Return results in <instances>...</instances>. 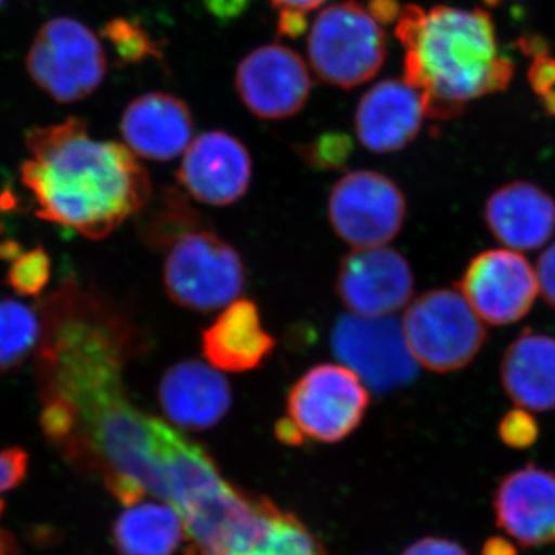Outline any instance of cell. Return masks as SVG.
I'll use <instances>...</instances> for the list:
<instances>
[{
  "instance_id": "cell-15",
  "label": "cell",
  "mask_w": 555,
  "mask_h": 555,
  "mask_svg": "<svg viewBox=\"0 0 555 555\" xmlns=\"http://www.w3.org/2000/svg\"><path fill=\"white\" fill-rule=\"evenodd\" d=\"M426 116L422 93L406 80L387 79L358 104L356 131L361 145L374 153H392L411 144Z\"/></svg>"
},
{
  "instance_id": "cell-13",
  "label": "cell",
  "mask_w": 555,
  "mask_h": 555,
  "mask_svg": "<svg viewBox=\"0 0 555 555\" xmlns=\"http://www.w3.org/2000/svg\"><path fill=\"white\" fill-rule=\"evenodd\" d=\"M246 145L225 131L193 139L178 170V181L192 198L207 206H230L246 195L251 181Z\"/></svg>"
},
{
  "instance_id": "cell-28",
  "label": "cell",
  "mask_w": 555,
  "mask_h": 555,
  "mask_svg": "<svg viewBox=\"0 0 555 555\" xmlns=\"http://www.w3.org/2000/svg\"><path fill=\"white\" fill-rule=\"evenodd\" d=\"M539 425L526 409H513L503 416L499 425V436L506 447L514 449L531 448L539 438Z\"/></svg>"
},
{
  "instance_id": "cell-39",
  "label": "cell",
  "mask_w": 555,
  "mask_h": 555,
  "mask_svg": "<svg viewBox=\"0 0 555 555\" xmlns=\"http://www.w3.org/2000/svg\"><path fill=\"white\" fill-rule=\"evenodd\" d=\"M22 246L20 243L13 240L3 241L0 244V259H5V261H14L22 254Z\"/></svg>"
},
{
  "instance_id": "cell-20",
  "label": "cell",
  "mask_w": 555,
  "mask_h": 555,
  "mask_svg": "<svg viewBox=\"0 0 555 555\" xmlns=\"http://www.w3.org/2000/svg\"><path fill=\"white\" fill-rule=\"evenodd\" d=\"M505 392L518 408L532 412L555 409V338L525 332L502 361Z\"/></svg>"
},
{
  "instance_id": "cell-1",
  "label": "cell",
  "mask_w": 555,
  "mask_h": 555,
  "mask_svg": "<svg viewBox=\"0 0 555 555\" xmlns=\"http://www.w3.org/2000/svg\"><path fill=\"white\" fill-rule=\"evenodd\" d=\"M27 147L21 178L36 215L86 238H107L152 198V181L133 152L94 139L83 120L35 127Z\"/></svg>"
},
{
  "instance_id": "cell-12",
  "label": "cell",
  "mask_w": 555,
  "mask_h": 555,
  "mask_svg": "<svg viewBox=\"0 0 555 555\" xmlns=\"http://www.w3.org/2000/svg\"><path fill=\"white\" fill-rule=\"evenodd\" d=\"M241 101L261 119H286L305 107L312 91L308 65L288 47H259L236 69Z\"/></svg>"
},
{
  "instance_id": "cell-16",
  "label": "cell",
  "mask_w": 555,
  "mask_h": 555,
  "mask_svg": "<svg viewBox=\"0 0 555 555\" xmlns=\"http://www.w3.org/2000/svg\"><path fill=\"white\" fill-rule=\"evenodd\" d=\"M158 398L167 418L188 430L210 429L232 406L228 378L198 360L171 366L160 378Z\"/></svg>"
},
{
  "instance_id": "cell-2",
  "label": "cell",
  "mask_w": 555,
  "mask_h": 555,
  "mask_svg": "<svg viewBox=\"0 0 555 555\" xmlns=\"http://www.w3.org/2000/svg\"><path fill=\"white\" fill-rule=\"evenodd\" d=\"M396 35L404 47V80L422 93L430 119L455 118L467 102L505 90L513 79L485 11L408 5Z\"/></svg>"
},
{
  "instance_id": "cell-34",
  "label": "cell",
  "mask_w": 555,
  "mask_h": 555,
  "mask_svg": "<svg viewBox=\"0 0 555 555\" xmlns=\"http://www.w3.org/2000/svg\"><path fill=\"white\" fill-rule=\"evenodd\" d=\"M211 16L228 22L241 16L247 10L250 0H203Z\"/></svg>"
},
{
  "instance_id": "cell-40",
  "label": "cell",
  "mask_w": 555,
  "mask_h": 555,
  "mask_svg": "<svg viewBox=\"0 0 555 555\" xmlns=\"http://www.w3.org/2000/svg\"><path fill=\"white\" fill-rule=\"evenodd\" d=\"M0 555H20L16 540L10 532L0 529Z\"/></svg>"
},
{
  "instance_id": "cell-3",
  "label": "cell",
  "mask_w": 555,
  "mask_h": 555,
  "mask_svg": "<svg viewBox=\"0 0 555 555\" xmlns=\"http://www.w3.org/2000/svg\"><path fill=\"white\" fill-rule=\"evenodd\" d=\"M246 283L243 259L217 233L203 225L167 247L164 287L179 308L208 313L238 299Z\"/></svg>"
},
{
  "instance_id": "cell-18",
  "label": "cell",
  "mask_w": 555,
  "mask_h": 555,
  "mask_svg": "<svg viewBox=\"0 0 555 555\" xmlns=\"http://www.w3.org/2000/svg\"><path fill=\"white\" fill-rule=\"evenodd\" d=\"M485 219L500 243L514 250H535L554 235L555 201L531 182H511L489 196Z\"/></svg>"
},
{
  "instance_id": "cell-9",
  "label": "cell",
  "mask_w": 555,
  "mask_h": 555,
  "mask_svg": "<svg viewBox=\"0 0 555 555\" xmlns=\"http://www.w3.org/2000/svg\"><path fill=\"white\" fill-rule=\"evenodd\" d=\"M327 211L332 229L349 246L382 247L403 229L406 199L386 175L350 171L332 189Z\"/></svg>"
},
{
  "instance_id": "cell-22",
  "label": "cell",
  "mask_w": 555,
  "mask_h": 555,
  "mask_svg": "<svg viewBox=\"0 0 555 555\" xmlns=\"http://www.w3.org/2000/svg\"><path fill=\"white\" fill-rule=\"evenodd\" d=\"M42 338V317L16 299L0 301V374L20 367Z\"/></svg>"
},
{
  "instance_id": "cell-10",
  "label": "cell",
  "mask_w": 555,
  "mask_h": 555,
  "mask_svg": "<svg viewBox=\"0 0 555 555\" xmlns=\"http://www.w3.org/2000/svg\"><path fill=\"white\" fill-rule=\"evenodd\" d=\"M539 280L517 251L486 250L469 262L459 292L478 317L494 326L517 323L534 305Z\"/></svg>"
},
{
  "instance_id": "cell-41",
  "label": "cell",
  "mask_w": 555,
  "mask_h": 555,
  "mask_svg": "<svg viewBox=\"0 0 555 555\" xmlns=\"http://www.w3.org/2000/svg\"><path fill=\"white\" fill-rule=\"evenodd\" d=\"M486 3H489V5H499V3H502L503 0H485Z\"/></svg>"
},
{
  "instance_id": "cell-36",
  "label": "cell",
  "mask_w": 555,
  "mask_h": 555,
  "mask_svg": "<svg viewBox=\"0 0 555 555\" xmlns=\"http://www.w3.org/2000/svg\"><path fill=\"white\" fill-rule=\"evenodd\" d=\"M275 436L278 440L287 447H301L305 443V437L299 433L298 427L287 418H281L275 426Z\"/></svg>"
},
{
  "instance_id": "cell-7",
  "label": "cell",
  "mask_w": 555,
  "mask_h": 555,
  "mask_svg": "<svg viewBox=\"0 0 555 555\" xmlns=\"http://www.w3.org/2000/svg\"><path fill=\"white\" fill-rule=\"evenodd\" d=\"M369 389L343 364H318L288 390L287 418L302 437L338 443L363 422Z\"/></svg>"
},
{
  "instance_id": "cell-24",
  "label": "cell",
  "mask_w": 555,
  "mask_h": 555,
  "mask_svg": "<svg viewBox=\"0 0 555 555\" xmlns=\"http://www.w3.org/2000/svg\"><path fill=\"white\" fill-rule=\"evenodd\" d=\"M199 217L177 192L164 196L153 211L147 224L145 236L150 246L167 248L182 233L198 228Z\"/></svg>"
},
{
  "instance_id": "cell-26",
  "label": "cell",
  "mask_w": 555,
  "mask_h": 555,
  "mask_svg": "<svg viewBox=\"0 0 555 555\" xmlns=\"http://www.w3.org/2000/svg\"><path fill=\"white\" fill-rule=\"evenodd\" d=\"M104 36L112 42L122 62L134 64L149 56L160 57L158 43L150 38L149 33L138 22L119 17L107 24Z\"/></svg>"
},
{
  "instance_id": "cell-19",
  "label": "cell",
  "mask_w": 555,
  "mask_h": 555,
  "mask_svg": "<svg viewBox=\"0 0 555 555\" xmlns=\"http://www.w3.org/2000/svg\"><path fill=\"white\" fill-rule=\"evenodd\" d=\"M275 346V338L262 326L258 306L250 299L233 301L201 335V347L210 366L235 374L262 366Z\"/></svg>"
},
{
  "instance_id": "cell-8",
  "label": "cell",
  "mask_w": 555,
  "mask_h": 555,
  "mask_svg": "<svg viewBox=\"0 0 555 555\" xmlns=\"http://www.w3.org/2000/svg\"><path fill=\"white\" fill-rule=\"evenodd\" d=\"M332 349L343 366L377 396L411 385L418 374L403 326L392 317H339L332 332Z\"/></svg>"
},
{
  "instance_id": "cell-32",
  "label": "cell",
  "mask_w": 555,
  "mask_h": 555,
  "mask_svg": "<svg viewBox=\"0 0 555 555\" xmlns=\"http://www.w3.org/2000/svg\"><path fill=\"white\" fill-rule=\"evenodd\" d=\"M403 555H467L459 543L438 537H427L408 547Z\"/></svg>"
},
{
  "instance_id": "cell-6",
  "label": "cell",
  "mask_w": 555,
  "mask_h": 555,
  "mask_svg": "<svg viewBox=\"0 0 555 555\" xmlns=\"http://www.w3.org/2000/svg\"><path fill=\"white\" fill-rule=\"evenodd\" d=\"M28 75L54 101L83 100L101 86L107 57L98 36L82 22L54 17L40 27L27 54Z\"/></svg>"
},
{
  "instance_id": "cell-27",
  "label": "cell",
  "mask_w": 555,
  "mask_h": 555,
  "mask_svg": "<svg viewBox=\"0 0 555 555\" xmlns=\"http://www.w3.org/2000/svg\"><path fill=\"white\" fill-rule=\"evenodd\" d=\"M353 144L345 133L332 131L318 137L310 144L299 147V155L315 169L332 170L345 166Z\"/></svg>"
},
{
  "instance_id": "cell-5",
  "label": "cell",
  "mask_w": 555,
  "mask_h": 555,
  "mask_svg": "<svg viewBox=\"0 0 555 555\" xmlns=\"http://www.w3.org/2000/svg\"><path fill=\"white\" fill-rule=\"evenodd\" d=\"M401 326L416 363L438 374L466 367L488 337L476 310L451 288H436L416 298Z\"/></svg>"
},
{
  "instance_id": "cell-38",
  "label": "cell",
  "mask_w": 555,
  "mask_h": 555,
  "mask_svg": "<svg viewBox=\"0 0 555 555\" xmlns=\"http://www.w3.org/2000/svg\"><path fill=\"white\" fill-rule=\"evenodd\" d=\"M326 0H272V5L278 10H301L309 11L318 9Z\"/></svg>"
},
{
  "instance_id": "cell-29",
  "label": "cell",
  "mask_w": 555,
  "mask_h": 555,
  "mask_svg": "<svg viewBox=\"0 0 555 555\" xmlns=\"http://www.w3.org/2000/svg\"><path fill=\"white\" fill-rule=\"evenodd\" d=\"M28 454L22 448H9L0 451V495L21 485L27 476ZM3 502L0 499V514Z\"/></svg>"
},
{
  "instance_id": "cell-17",
  "label": "cell",
  "mask_w": 555,
  "mask_h": 555,
  "mask_svg": "<svg viewBox=\"0 0 555 555\" xmlns=\"http://www.w3.org/2000/svg\"><path fill=\"white\" fill-rule=\"evenodd\" d=\"M120 134L134 155L167 163L192 144V113L188 104L171 94H142L124 112Z\"/></svg>"
},
{
  "instance_id": "cell-30",
  "label": "cell",
  "mask_w": 555,
  "mask_h": 555,
  "mask_svg": "<svg viewBox=\"0 0 555 555\" xmlns=\"http://www.w3.org/2000/svg\"><path fill=\"white\" fill-rule=\"evenodd\" d=\"M529 75L534 90L545 100L546 107L555 112V61L545 56L537 57Z\"/></svg>"
},
{
  "instance_id": "cell-33",
  "label": "cell",
  "mask_w": 555,
  "mask_h": 555,
  "mask_svg": "<svg viewBox=\"0 0 555 555\" xmlns=\"http://www.w3.org/2000/svg\"><path fill=\"white\" fill-rule=\"evenodd\" d=\"M309 28L308 11L280 10L278 16V35L297 39Z\"/></svg>"
},
{
  "instance_id": "cell-14",
  "label": "cell",
  "mask_w": 555,
  "mask_h": 555,
  "mask_svg": "<svg viewBox=\"0 0 555 555\" xmlns=\"http://www.w3.org/2000/svg\"><path fill=\"white\" fill-rule=\"evenodd\" d=\"M496 525L521 546L555 543V474L528 465L507 474L494 495Z\"/></svg>"
},
{
  "instance_id": "cell-42",
  "label": "cell",
  "mask_w": 555,
  "mask_h": 555,
  "mask_svg": "<svg viewBox=\"0 0 555 555\" xmlns=\"http://www.w3.org/2000/svg\"><path fill=\"white\" fill-rule=\"evenodd\" d=\"M0 232H2V224H0Z\"/></svg>"
},
{
  "instance_id": "cell-11",
  "label": "cell",
  "mask_w": 555,
  "mask_h": 555,
  "mask_svg": "<svg viewBox=\"0 0 555 555\" xmlns=\"http://www.w3.org/2000/svg\"><path fill=\"white\" fill-rule=\"evenodd\" d=\"M414 273L403 255L389 247L356 248L339 264L337 294L358 317H390L411 301Z\"/></svg>"
},
{
  "instance_id": "cell-37",
  "label": "cell",
  "mask_w": 555,
  "mask_h": 555,
  "mask_svg": "<svg viewBox=\"0 0 555 555\" xmlns=\"http://www.w3.org/2000/svg\"><path fill=\"white\" fill-rule=\"evenodd\" d=\"M481 555H517V550L507 540L495 537V539L488 540L485 543Z\"/></svg>"
},
{
  "instance_id": "cell-4",
  "label": "cell",
  "mask_w": 555,
  "mask_h": 555,
  "mask_svg": "<svg viewBox=\"0 0 555 555\" xmlns=\"http://www.w3.org/2000/svg\"><path fill=\"white\" fill-rule=\"evenodd\" d=\"M379 25L356 0L321 11L308 40L318 78L346 90L374 78L387 54L386 33Z\"/></svg>"
},
{
  "instance_id": "cell-23",
  "label": "cell",
  "mask_w": 555,
  "mask_h": 555,
  "mask_svg": "<svg viewBox=\"0 0 555 555\" xmlns=\"http://www.w3.org/2000/svg\"><path fill=\"white\" fill-rule=\"evenodd\" d=\"M236 555H326L323 545L297 517L273 511L261 535Z\"/></svg>"
},
{
  "instance_id": "cell-25",
  "label": "cell",
  "mask_w": 555,
  "mask_h": 555,
  "mask_svg": "<svg viewBox=\"0 0 555 555\" xmlns=\"http://www.w3.org/2000/svg\"><path fill=\"white\" fill-rule=\"evenodd\" d=\"M50 278V255L46 248L35 247L11 261L7 284L21 297H38L49 286Z\"/></svg>"
},
{
  "instance_id": "cell-35",
  "label": "cell",
  "mask_w": 555,
  "mask_h": 555,
  "mask_svg": "<svg viewBox=\"0 0 555 555\" xmlns=\"http://www.w3.org/2000/svg\"><path fill=\"white\" fill-rule=\"evenodd\" d=\"M369 13L378 24H392L400 16L401 10L397 0H369Z\"/></svg>"
},
{
  "instance_id": "cell-21",
  "label": "cell",
  "mask_w": 555,
  "mask_h": 555,
  "mask_svg": "<svg viewBox=\"0 0 555 555\" xmlns=\"http://www.w3.org/2000/svg\"><path fill=\"white\" fill-rule=\"evenodd\" d=\"M184 524L170 505H134L113 526L120 555H173L184 537Z\"/></svg>"
},
{
  "instance_id": "cell-43",
  "label": "cell",
  "mask_w": 555,
  "mask_h": 555,
  "mask_svg": "<svg viewBox=\"0 0 555 555\" xmlns=\"http://www.w3.org/2000/svg\"><path fill=\"white\" fill-rule=\"evenodd\" d=\"M2 3H3V0H0V5H2Z\"/></svg>"
},
{
  "instance_id": "cell-31",
  "label": "cell",
  "mask_w": 555,
  "mask_h": 555,
  "mask_svg": "<svg viewBox=\"0 0 555 555\" xmlns=\"http://www.w3.org/2000/svg\"><path fill=\"white\" fill-rule=\"evenodd\" d=\"M537 280L539 288L547 305L555 309V243L547 247L537 262Z\"/></svg>"
}]
</instances>
